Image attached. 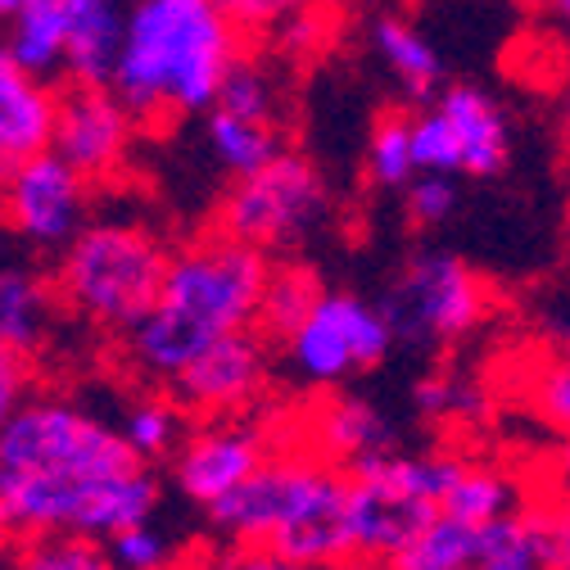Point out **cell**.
I'll return each mask as SVG.
<instances>
[{"label": "cell", "mask_w": 570, "mask_h": 570, "mask_svg": "<svg viewBox=\"0 0 570 570\" xmlns=\"http://www.w3.org/2000/svg\"><path fill=\"white\" fill-rule=\"evenodd\" d=\"M372 46H376L381 63L390 68V78H394L412 100L425 105V100L440 91V82H444V59H440L435 41L425 37L416 23H407V19H399V14H385V19H376V28H372Z\"/></svg>", "instance_id": "ac0fdd59"}, {"label": "cell", "mask_w": 570, "mask_h": 570, "mask_svg": "<svg viewBox=\"0 0 570 570\" xmlns=\"http://www.w3.org/2000/svg\"><path fill=\"white\" fill-rule=\"evenodd\" d=\"M267 458H272L267 440L254 431V425L208 421L177 444L173 480H177L181 498H190L195 508H208V503H218L223 493H232L240 480H249Z\"/></svg>", "instance_id": "4fadbf2b"}, {"label": "cell", "mask_w": 570, "mask_h": 570, "mask_svg": "<svg viewBox=\"0 0 570 570\" xmlns=\"http://www.w3.org/2000/svg\"><path fill=\"white\" fill-rule=\"evenodd\" d=\"M59 6L68 14V82H109L127 10L118 0H59Z\"/></svg>", "instance_id": "e0dca14e"}, {"label": "cell", "mask_w": 570, "mask_h": 570, "mask_svg": "<svg viewBox=\"0 0 570 570\" xmlns=\"http://www.w3.org/2000/svg\"><path fill=\"white\" fill-rule=\"evenodd\" d=\"M331 213L335 199L317 164L295 150H281L263 168L240 173L232 181L218 208V232L263 254H285L317 240L331 227Z\"/></svg>", "instance_id": "5b68a950"}, {"label": "cell", "mask_w": 570, "mask_h": 570, "mask_svg": "<svg viewBox=\"0 0 570 570\" xmlns=\"http://www.w3.org/2000/svg\"><path fill=\"white\" fill-rule=\"evenodd\" d=\"M561 358H570V331H566V340H561Z\"/></svg>", "instance_id": "f35d334b"}, {"label": "cell", "mask_w": 570, "mask_h": 570, "mask_svg": "<svg viewBox=\"0 0 570 570\" xmlns=\"http://www.w3.org/2000/svg\"><path fill=\"white\" fill-rule=\"evenodd\" d=\"M19 10V0H0V19H10Z\"/></svg>", "instance_id": "74e56055"}, {"label": "cell", "mask_w": 570, "mask_h": 570, "mask_svg": "<svg viewBox=\"0 0 570 570\" xmlns=\"http://www.w3.org/2000/svg\"><path fill=\"white\" fill-rule=\"evenodd\" d=\"M267 254L213 227L168 258L164 285L131 331H122V353L136 376L168 385L199 348L232 331L258 326V304L267 285Z\"/></svg>", "instance_id": "6da1fadb"}, {"label": "cell", "mask_w": 570, "mask_h": 570, "mask_svg": "<svg viewBox=\"0 0 570 570\" xmlns=\"http://www.w3.org/2000/svg\"><path fill=\"white\" fill-rule=\"evenodd\" d=\"M59 285L41 267L0 263V348L37 358L59 326Z\"/></svg>", "instance_id": "9a60e30c"}, {"label": "cell", "mask_w": 570, "mask_h": 570, "mask_svg": "<svg viewBox=\"0 0 570 570\" xmlns=\"http://www.w3.org/2000/svg\"><path fill=\"white\" fill-rule=\"evenodd\" d=\"M105 552L114 566H127V570H155V566H168L173 561V539L150 521H136L127 530H118L114 539H105Z\"/></svg>", "instance_id": "f1b7e54d"}, {"label": "cell", "mask_w": 570, "mask_h": 570, "mask_svg": "<svg viewBox=\"0 0 570 570\" xmlns=\"http://www.w3.org/2000/svg\"><path fill=\"white\" fill-rule=\"evenodd\" d=\"M322 295V281L313 267H299V263H285V267H272L267 272V285H263V304H258V331L263 340L281 344L291 335L317 304Z\"/></svg>", "instance_id": "7402d4cb"}, {"label": "cell", "mask_w": 570, "mask_h": 570, "mask_svg": "<svg viewBox=\"0 0 570 570\" xmlns=\"http://www.w3.org/2000/svg\"><path fill=\"white\" fill-rule=\"evenodd\" d=\"M272 566H344L348 534V471L331 458H285V512L263 548Z\"/></svg>", "instance_id": "ba28073f"}, {"label": "cell", "mask_w": 570, "mask_h": 570, "mask_svg": "<svg viewBox=\"0 0 570 570\" xmlns=\"http://www.w3.org/2000/svg\"><path fill=\"white\" fill-rule=\"evenodd\" d=\"M561 14H566V19H570V0H566V6H561Z\"/></svg>", "instance_id": "60d3db41"}, {"label": "cell", "mask_w": 570, "mask_h": 570, "mask_svg": "<svg viewBox=\"0 0 570 570\" xmlns=\"http://www.w3.org/2000/svg\"><path fill=\"white\" fill-rule=\"evenodd\" d=\"M136 458L118 425L59 394H28L0 431V471L6 475H100L122 471Z\"/></svg>", "instance_id": "8992f818"}, {"label": "cell", "mask_w": 570, "mask_h": 570, "mask_svg": "<svg viewBox=\"0 0 570 570\" xmlns=\"http://www.w3.org/2000/svg\"><path fill=\"white\" fill-rule=\"evenodd\" d=\"M534 412L552 425V431L570 435V358H557L539 372L534 381Z\"/></svg>", "instance_id": "1f68e13d"}, {"label": "cell", "mask_w": 570, "mask_h": 570, "mask_svg": "<svg viewBox=\"0 0 570 570\" xmlns=\"http://www.w3.org/2000/svg\"><path fill=\"white\" fill-rule=\"evenodd\" d=\"M240 59V28L218 0H136L109 87L136 122H173L213 109Z\"/></svg>", "instance_id": "7a4b0ae2"}, {"label": "cell", "mask_w": 570, "mask_h": 570, "mask_svg": "<svg viewBox=\"0 0 570 570\" xmlns=\"http://www.w3.org/2000/svg\"><path fill=\"white\" fill-rule=\"evenodd\" d=\"M403 204H407V218L416 227H444L453 213H458V186L453 173H416L403 186Z\"/></svg>", "instance_id": "f546056e"}, {"label": "cell", "mask_w": 570, "mask_h": 570, "mask_svg": "<svg viewBox=\"0 0 570 570\" xmlns=\"http://www.w3.org/2000/svg\"><path fill=\"white\" fill-rule=\"evenodd\" d=\"M131 136L136 118L109 82H68V91H59L50 150L63 164H73L91 186L122 173L131 155Z\"/></svg>", "instance_id": "8fae6325"}, {"label": "cell", "mask_w": 570, "mask_h": 570, "mask_svg": "<svg viewBox=\"0 0 570 570\" xmlns=\"http://www.w3.org/2000/svg\"><path fill=\"white\" fill-rule=\"evenodd\" d=\"M557 6H566V0H557Z\"/></svg>", "instance_id": "b9f144b4"}, {"label": "cell", "mask_w": 570, "mask_h": 570, "mask_svg": "<svg viewBox=\"0 0 570 570\" xmlns=\"http://www.w3.org/2000/svg\"><path fill=\"white\" fill-rule=\"evenodd\" d=\"M213 105H223L232 114H245V118H258V122H272L276 118V87H272V78L263 73L258 63L236 59Z\"/></svg>", "instance_id": "83f0119b"}, {"label": "cell", "mask_w": 570, "mask_h": 570, "mask_svg": "<svg viewBox=\"0 0 570 570\" xmlns=\"http://www.w3.org/2000/svg\"><path fill=\"white\" fill-rule=\"evenodd\" d=\"M348 471V534L353 561L399 566L416 534L435 521L449 484L462 471V458L435 453H372Z\"/></svg>", "instance_id": "277c9868"}, {"label": "cell", "mask_w": 570, "mask_h": 570, "mask_svg": "<svg viewBox=\"0 0 570 570\" xmlns=\"http://www.w3.org/2000/svg\"><path fill=\"white\" fill-rule=\"evenodd\" d=\"M367 173L381 190H403L421 168H416V150H412V118L403 114H385L372 131L367 146Z\"/></svg>", "instance_id": "d4e9b609"}, {"label": "cell", "mask_w": 570, "mask_h": 570, "mask_svg": "<svg viewBox=\"0 0 570 570\" xmlns=\"http://www.w3.org/2000/svg\"><path fill=\"white\" fill-rule=\"evenodd\" d=\"M444 118L458 131V146H462V173L466 177H493L498 168L508 164L512 150V127L508 114L493 96H484L480 87H444L440 100Z\"/></svg>", "instance_id": "2e32d148"}, {"label": "cell", "mask_w": 570, "mask_h": 570, "mask_svg": "<svg viewBox=\"0 0 570 570\" xmlns=\"http://www.w3.org/2000/svg\"><path fill=\"white\" fill-rule=\"evenodd\" d=\"M122 440L131 444L136 458L146 462H159L168 453H177V444L186 440V425H181V407L168 403V399H136L122 421H118Z\"/></svg>", "instance_id": "cb8c5ba5"}, {"label": "cell", "mask_w": 570, "mask_h": 570, "mask_svg": "<svg viewBox=\"0 0 570 570\" xmlns=\"http://www.w3.org/2000/svg\"><path fill=\"white\" fill-rule=\"evenodd\" d=\"M23 566L37 570H96L109 566V552L100 539L87 534H41V539H23V548L14 552Z\"/></svg>", "instance_id": "484cf974"}, {"label": "cell", "mask_w": 570, "mask_h": 570, "mask_svg": "<svg viewBox=\"0 0 570 570\" xmlns=\"http://www.w3.org/2000/svg\"><path fill=\"white\" fill-rule=\"evenodd\" d=\"M10 55L32 68V73L50 78L63 68L68 55V14L59 0H19V10L10 14Z\"/></svg>", "instance_id": "ffe728a7"}, {"label": "cell", "mask_w": 570, "mask_h": 570, "mask_svg": "<svg viewBox=\"0 0 570 570\" xmlns=\"http://www.w3.org/2000/svg\"><path fill=\"white\" fill-rule=\"evenodd\" d=\"M552 539H557V552H552V566L557 570H570V498H552Z\"/></svg>", "instance_id": "e575fe53"}, {"label": "cell", "mask_w": 570, "mask_h": 570, "mask_svg": "<svg viewBox=\"0 0 570 570\" xmlns=\"http://www.w3.org/2000/svg\"><path fill=\"white\" fill-rule=\"evenodd\" d=\"M204 136H208L213 159H218L232 177L254 173V168H263L272 155H281L276 122H258V118L232 114V109H223V105H213V109H208V118H204Z\"/></svg>", "instance_id": "44dd1931"}, {"label": "cell", "mask_w": 570, "mask_h": 570, "mask_svg": "<svg viewBox=\"0 0 570 570\" xmlns=\"http://www.w3.org/2000/svg\"><path fill=\"white\" fill-rule=\"evenodd\" d=\"M521 508V484L508 471H493V466H471L462 462L458 480L449 484L440 512H453L462 521H493V517H508Z\"/></svg>", "instance_id": "603a6c76"}, {"label": "cell", "mask_w": 570, "mask_h": 570, "mask_svg": "<svg viewBox=\"0 0 570 570\" xmlns=\"http://www.w3.org/2000/svg\"><path fill=\"white\" fill-rule=\"evenodd\" d=\"M168 385L177 403L190 412H208V416L240 412L267 385V344L263 335H254V326L232 331L223 340H213L208 348H199Z\"/></svg>", "instance_id": "7c38bea8"}, {"label": "cell", "mask_w": 570, "mask_h": 570, "mask_svg": "<svg viewBox=\"0 0 570 570\" xmlns=\"http://www.w3.org/2000/svg\"><path fill=\"white\" fill-rule=\"evenodd\" d=\"M168 258V245L140 223H87L59 249L55 285L73 317L122 335L150 313Z\"/></svg>", "instance_id": "3957f363"}, {"label": "cell", "mask_w": 570, "mask_h": 570, "mask_svg": "<svg viewBox=\"0 0 570 570\" xmlns=\"http://www.w3.org/2000/svg\"><path fill=\"white\" fill-rule=\"evenodd\" d=\"M566 146H570V114H566Z\"/></svg>", "instance_id": "ab89813d"}, {"label": "cell", "mask_w": 570, "mask_h": 570, "mask_svg": "<svg viewBox=\"0 0 570 570\" xmlns=\"http://www.w3.org/2000/svg\"><path fill=\"white\" fill-rule=\"evenodd\" d=\"M548 489H552V498H570V435L548 458Z\"/></svg>", "instance_id": "d590c367"}, {"label": "cell", "mask_w": 570, "mask_h": 570, "mask_svg": "<svg viewBox=\"0 0 570 570\" xmlns=\"http://www.w3.org/2000/svg\"><path fill=\"white\" fill-rule=\"evenodd\" d=\"M412 150H416L421 173H462L458 131H453V122L444 118L440 105L412 114Z\"/></svg>", "instance_id": "4316f807"}, {"label": "cell", "mask_w": 570, "mask_h": 570, "mask_svg": "<svg viewBox=\"0 0 570 570\" xmlns=\"http://www.w3.org/2000/svg\"><path fill=\"white\" fill-rule=\"evenodd\" d=\"M308 6H317V0H218V10L236 28H267V23L295 14V10H308Z\"/></svg>", "instance_id": "836d02e7"}, {"label": "cell", "mask_w": 570, "mask_h": 570, "mask_svg": "<svg viewBox=\"0 0 570 570\" xmlns=\"http://www.w3.org/2000/svg\"><path fill=\"white\" fill-rule=\"evenodd\" d=\"M412 399H416V407L425 412V416H475L480 407H484V399H480V390L475 385H466V381H458V376H425L416 390H412Z\"/></svg>", "instance_id": "4dcf8cb0"}, {"label": "cell", "mask_w": 570, "mask_h": 570, "mask_svg": "<svg viewBox=\"0 0 570 570\" xmlns=\"http://www.w3.org/2000/svg\"><path fill=\"white\" fill-rule=\"evenodd\" d=\"M317 444L331 462L353 466L372 453L394 449V425L372 399H335L317 416Z\"/></svg>", "instance_id": "d6986e66"}, {"label": "cell", "mask_w": 570, "mask_h": 570, "mask_svg": "<svg viewBox=\"0 0 570 570\" xmlns=\"http://www.w3.org/2000/svg\"><path fill=\"white\" fill-rule=\"evenodd\" d=\"M87 208L91 181L55 150L28 155L0 173V218L37 249H63L87 227Z\"/></svg>", "instance_id": "30bf717a"}, {"label": "cell", "mask_w": 570, "mask_h": 570, "mask_svg": "<svg viewBox=\"0 0 570 570\" xmlns=\"http://www.w3.org/2000/svg\"><path fill=\"white\" fill-rule=\"evenodd\" d=\"M14 543H19V534H14L10 512H6V484H0V557H10V552H14Z\"/></svg>", "instance_id": "8d00e7d4"}, {"label": "cell", "mask_w": 570, "mask_h": 570, "mask_svg": "<svg viewBox=\"0 0 570 570\" xmlns=\"http://www.w3.org/2000/svg\"><path fill=\"white\" fill-rule=\"evenodd\" d=\"M489 285L471 263L449 249H425L399 267L381 299V313L394 331V344L440 353L462 344L489 317Z\"/></svg>", "instance_id": "52a82bcc"}, {"label": "cell", "mask_w": 570, "mask_h": 570, "mask_svg": "<svg viewBox=\"0 0 570 570\" xmlns=\"http://www.w3.org/2000/svg\"><path fill=\"white\" fill-rule=\"evenodd\" d=\"M55 114L59 91H50L41 73L23 68L10 46H0V173L28 155L50 150Z\"/></svg>", "instance_id": "5bb4252c"}, {"label": "cell", "mask_w": 570, "mask_h": 570, "mask_svg": "<svg viewBox=\"0 0 570 570\" xmlns=\"http://www.w3.org/2000/svg\"><path fill=\"white\" fill-rule=\"evenodd\" d=\"M285 363L308 385H340L358 372H372L394 348V331L381 304H367L344 291H322L313 313L281 340Z\"/></svg>", "instance_id": "9c48e42d"}, {"label": "cell", "mask_w": 570, "mask_h": 570, "mask_svg": "<svg viewBox=\"0 0 570 570\" xmlns=\"http://www.w3.org/2000/svg\"><path fill=\"white\" fill-rule=\"evenodd\" d=\"M28 394H32V358L0 348V431L10 425V416L23 407Z\"/></svg>", "instance_id": "d6a6232c"}]
</instances>
